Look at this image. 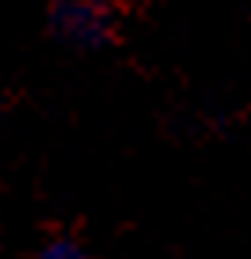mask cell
<instances>
[{
    "label": "cell",
    "mask_w": 251,
    "mask_h": 259,
    "mask_svg": "<svg viewBox=\"0 0 251 259\" xmlns=\"http://www.w3.org/2000/svg\"><path fill=\"white\" fill-rule=\"evenodd\" d=\"M48 30L67 49L96 52L115 41L118 15L107 0H56L48 8Z\"/></svg>",
    "instance_id": "obj_1"
},
{
    "label": "cell",
    "mask_w": 251,
    "mask_h": 259,
    "mask_svg": "<svg viewBox=\"0 0 251 259\" xmlns=\"http://www.w3.org/2000/svg\"><path fill=\"white\" fill-rule=\"evenodd\" d=\"M33 259H100V255H92L85 244L74 241V237H56V241L44 244Z\"/></svg>",
    "instance_id": "obj_2"
}]
</instances>
